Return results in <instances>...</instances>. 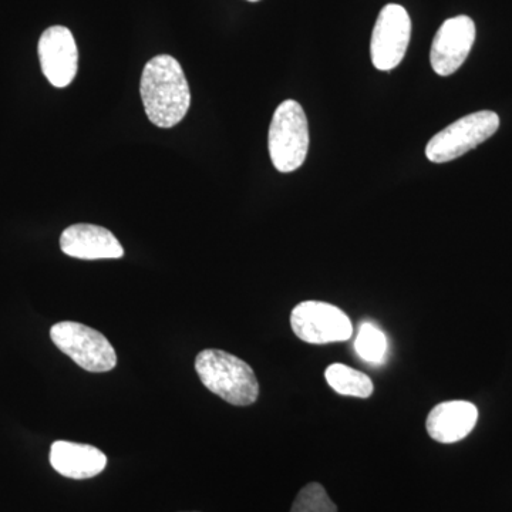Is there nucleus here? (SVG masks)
Masks as SVG:
<instances>
[{
  "mask_svg": "<svg viewBox=\"0 0 512 512\" xmlns=\"http://www.w3.org/2000/svg\"><path fill=\"white\" fill-rule=\"evenodd\" d=\"M140 93L144 110L154 126H177L190 110V86L183 67L173 56H156L146 64Z\"/></svg>",
  "mask_w": 512,
  "mask_h": 512,
  "instance_id": "nucleus-1",
  "label": "nucleus"
},
{
  "mask_svg": "<svg viewBox=\"0 0 512 512\" xmlns=\"http://www.w3.org/2000/svg\"><path fill=\"white\" fill-rule=\"evenodd\" d=\"M195 372L210 392L232 406H251L259 396V383L252 367L224 350L198 353Z\"/></svg>",
  "mask_w": 512,
  "mask_h": 512,
  "instance_id": "nucleus-2",
  "label": "nucleus"
},
{
  "mask_svg": "<svg viewBox=\"0 0 512 512\" xmlns=\"http://www.w3.org/2000/svg\"><path fill=\"white\" fill-rule=\"evenodd\" d=\"M269 156L279 173H292L305 163L309 126L305 111L295 100L279 104L269 127Z\"/></svg>",
  "mask_w": 512,
  "mask_h": 512,
  "instance_id": "nucleus-3",
  "label": "nucleus"
},
{
  "mask_svg": "<svg viewBox=\"0 0 512 512\" xmlns=\"http://www.w3.org/2000/svg\"><path fill=\"white\" fill-rule=\"evenodd\" d=\"M498 127L500 117L494 111L468 114L431 138L426 147V157L431 163H450L493 137Z\"/></svg>",
  "mask_w": 512,
  "mask_h": 512,
  "instance_id": "nucleus-4",
  "label": "nucleus"
},
{
  "mask_svg": "<svg viewBox=\"0 0 512 512\" xmlns=\"http://www.w3.org/2000/svg\"><path fill=\"white\" fill-rule=\"evenodd\" d=\"M50 338L64 355L87 372H110L117 365L116 352L106 336L83 323H56L50 329Z\"/></svg>",
  "mask_w": 512,
  "mask_h": 512,
  "instance_id": "nucleus-5",
  "label": "nucleus"
},
{
  "mask_svg": "<svg viewBox=\"0 0 512 512\" xmlns=\"http://www.w3.org/2000/svg\"><path fill=\"white\" fill-rule=\"evenodd\" d=\"M291 326L299 339L311 345L346 342L353 335L349 316L326 302L299 303L291 313Z\"/></svg>",
  "mask_w": 512,
  "mask_h": 512,
  "instance_id": "nucleus-6",
  "label": "nucleus"
},
{
  "mask_svg": "<svg viewBox=\"0 0 512 512\" xmlns=\"http://www.w3.org/2000/svg\"><path fill=\"white\" fill-rule=\"evenodd\" d=\"M412 37V20L400 5L384 6L376 20L370 42L373 66L382 72H390L399 66L406 55Z\"/></svg>",
  "mask_w": 512,
  "mask_h": 512,
  "instance_id": "nucleus-7",
  "label": "nucleus"
},
{
  "mask_svg": "<svg viewBox=\"0 0 512 512\" xmlns=\"http://www.w3.org/2000/svg\"><path fill=\"white\" fill-rule=\"evenodd\" d=\"M476 40V25L468 16L447 19L431 45L430 63L434 72L447 77L456 73L466 62Z\"/></svg>",
  "mask_w": 512,
  "mask_h": 512,
  "instance_id": "nucleus-8",
  "label": "nucleus"
},
{
  "mask_svg": "<svg viewBox=\"0 0 512 512\" xmlns=\"http://www.w3.org/2000/svg\"><path fill=\"white\" fill-rule=\"evenodd\" d=\"M37 52L42 72L52 86L63 89L73 82L79 69V50L69 29L52 26L45 30Z\"/></svg>",
  "mask_w": 512,
  "mask_h": 512,
  "instance_id": "nucleus-9",
  "label": "nucleus"
},
{
  "mask_svg": "<svg viewBox=\"0 0 512 512\" xmlns=\"http://www.w3.org/2000/svg\"><path fill=\"white\" fill-rule=\"evenodd\" d=\"M60 248L64 254L86 261L119 259L124 255V248L113 232L92 224H76L64 229Z\"/></svg>",
  "mask_w": 512,
  "mask_h": 512,
  "instance_id": "nucleus-10",
  "label": "nucleus"
},
{
  "mask_svg": "<svg viewBox=\"0 0 512 512\" xmlns=\"http://www.w3.org/2000/svg\"><path fill=\"white\" fill-rule=\"evenodd\" d=\"M478 410L473 403L453 400L437 404L426 421L431 439L443 444L457 443L466 439L476 427Z\"/></svg>",
  "mask_w": 512,
  "mask_h": 512,
  "instance_id": "nucleus-11",
  "label": "nucleus"
},
{
  "mask_svg": "<svg viewBox=\"0 0 512 512\" xmlns=\"http://www.w3.org/2000/svg\"><path fill=\"white\" fill-rule=\"evenodd\" d=\"M50 464L63 477L86 480L99 476L107 466V457L90 444L59 440L50 448Z\"/></svg>",
  "mask_w": 512,
  "mask_h": 512,
  "instance_id": "nucleus-12",
  "label": "nucleus"
},
{
  "mask_svg": "<svg viewBox=\"0 0 512 512\" xmlns=\"http://www.w3.org/2000/svg\"><path fill=\"white\" fill-rule=\"evenodd\" d=\"M325 377L329 386L342 396L367 399V397L372 396L373 390H375L369 376L359 372V370L352 369V367L342 365V363L330 365L326 369Z\"/></svg>",
  "mask_w": 512,
  "mask_h": 512,
  "instance_id": "nucleus-13",
  "label": "nucleus"
},
{
  "mask_svg": "<svg viewBox=\"0 0 512 512\" xmlns=\"http://www.w3.org/2000/svg\"><path fill=\"white\" fill-rule=\"evenodd\" d=\"M355 349L357 355L366 362L372 363V365H382L386 360L389 343H387L386 335L382 330L373 323L366 322L360 326L359 333H357Z\"/></svg>",
  "mask_w": 512,
  "mask_h": 512,
  "instance_id": "nucleus-14",
  "label": "nucleus"
},
{
  "mask_svg": "<svg viewBox=\"0 0 512 512\" xmlns=\"http://www.w3.org/2000/svg\"><path fill=\"white\" fill-rule=\"evenodd\" d=\"M291 512H338V507L330 500L323 485L311 483L299 491Z\"/></svg>",
  "mask_w": 512,
  "mask_h": 512,
  "instance_id": "nucleus-15",
  "label": "nucleus"
},
{
  "mask_svg": "<svg viewBox=\"0 0 512 512\" xmlns=\"http://www.w3.org/2000/svg\"><path fill=\"white\" fill-rule=\"evenodd\" d=\"M248 2H259V0H248Z\"/></svg>",
  "mask_w": 512,
  "mask_h": 512,
  "instance_id": "nucleus-16",
  "label": "nucleus"
}]
</instances>
